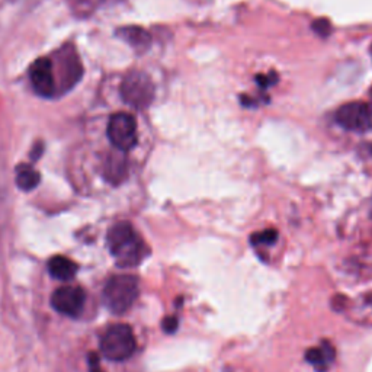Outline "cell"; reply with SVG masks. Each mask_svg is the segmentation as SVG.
<instances>
[{
  "label": "cell",
  "instance_id": "17",
  "mask_svg": "<svg viewBox=\"0 0 372 372\" xmlns=\"http://www.w3.org/2000/svg\"><path fill=\"white\" fill-rule=\"evenodd\" d=\"M270 76H272V74H270ZM270 76H262V74H259V76H258L259 86H262L263 89H266L268 86L274 85L275 83V78H270Z\"/></svg>",
  "mask_w": 372,
  "mask_h": 372
},
{
  "label": "cell",
  "instance_id": "2",
  "mask_svg": "<svg viewBox=\"0 0 372 372\" xmlns=\"http://www.w3.org/2000/svg\"><path fill=\"white\" fill-rule=\"evenodd\" d=\"M138 280L133 275L112 277L102 292L105 307L114 314L127 313L138 296Z\"/></svg>",
  "mask_w": 372,
  "mask_h": 372
},
{
  "label": "cell",
  "instance_id": "16",
  "mask_svg": "<svg viewBox=\"0 0 372 372\" xmlns=\"http://www.w3.org/2000/svg\"><path fill=\"white\" fill-rule=\"evenodd\" d=\"M89 366H90V372H102L101 366H99V359L96 354L89 355Z\"/></svg>",
  "mask_w": 372,
  "mask_h": 372
},
{
  "label": "cell",
  "instance_id": "1",
  "mask_svg": "<svg viewBox=\"0 0 372 372\" xmlns=\"http://www.w3.org/2000/svg\"><path fill=\"white\" fill-rule=\"evenodd\" d=\"M107 243L116 265L122 268L138 265L145 255L143 240L127 221L116 222L109 229Z\"/></svg>",
  "mask_w": 372,
  "mask_h": 372
},
{
  "label": "cell",
  "instance_id": "12",
  "mask_svg": "<svg viewBox=\"0 0 372 372\" xmlns=\"http://www.w3.org/2000/svg\"><path fill=\"white\" fill-rule=\"evenodd\" d=\"M40 181H41V176L40 173L32 169L31 166H19L18 170H16V185L19 189L22 191H32L35 189L38 185H40Z\"/></svg>",
  "mask_w": 372,
  "mask_h": 372
},
{
  "label": "cell",
  "instance_id": "15",
  "mask_svg": "<svg viewBox=\"0 0 372 372\" xmlns=\"http://www.w3.org/2000/svg\"><path fill=\"white\" fill-rule=\"evenodd\" d=\"M163 329L167 333H173V332H175L178 329V318L176 317H167L163 321Z\"/></svg>",
  "mask_w": 372,
  "mask_h": 372
},
{
  "label": "cell",
  "instance_id": "3",
  "mask_svg": "<svg viewBox=\"0 0 372 372\" xmlns=\"http://www.w3.org/2000/svg\"><path fill=\"white\" fill-rule=\"evenodd\" d=\"M136 337L130 326H111L101 339L102 355L112 362H124L136 352Z\"/></svg>",
  "mask_w": 372,
  "mask_h": 372
},
{
  "label": "cell",
  "instance_id": "13",
  "mask_svg": "<svg viewBox=\"0 0 372 372\" xmlns=\"http://www.w3.org/2000/svg\"><path fill=\"white\" fill-rule=\"evenodd\" d=\"M278 240V232L277 230H265V232H260V233H256L252 236L251 241L255 244V246H260V244H265V246H270V244H275Z\"/></svg>",
  "mask_w": 372,
  "mask_h": 372
},
{
  "label": "cell",
  "instance_id": "5",
  "mask_svg": "<svg viewBox=\"0 0 372 372\" xmlns=\"http://www.w3.org/2000/svg\"><path fill=\"white\" fill-rule=\"evenodd\" d=\"M339 126L348 131L365 133L372 130V104L351 102L340 107L336 112Z\"/></svg>",
  "mask_w": 372,
  "mask_h": 372
},
{
  "label": "cell",
  "instance_id": "7",
  "mask_svg": "<svg viewBox=\"0 0 372 372\" xmlns=\"http://www.w3.org/2000/svg\"><path fill=\"white\" fill-rule=\"evenodd\" d=\"M86 295L85 291L79 287H61L54 291L52 295V306L53 308L68 317H78L85 307Z\"/></svg>",
  "mask_w": 372,
  "mask_h": 372
},
{
  "label": "cell",
  "instance_id": "6",
  "mask_svg": "<svg viewBox=\"0 0 372 372\" xmlns=\"http://www.w3.org/2000/svg\"><path fill=\"white\" fill-rule=\"evenodd\" d=\"M108 138L122 152H128L137 144V122L130 114L119 112L108 122Z\"/></svg>",
  "mask_w": 372,
  "mask_h": 372
},
{
  "label": "cell",
  "instance_id": "8",
  "mask_svg": "<svg viewBox=\"0 0 372 372\" xmlns=\"http://www.w3.org/2000/svg\"><path fill=\"white\" fill-rule=\"evenodd\" d=\"M30 79L34 90L44 97L53 96L56 90V79L53 63L47 57L37 59L30 67Z\"/></svg>",
  "mask_w": 372,
  "mask_h": 372
},
{
  "label": "cell",
  "instance_id": "4",
  "mask_svg": "<svg viewBox=\"0 0 372 372\" xmlns=\"http://www.w3.org/2000/svg\"><path fill=\"white\" fill-rule=\"evenodd\" d=\"M121 96L124 102L133 108L143 109L152 104L155 97V85L152 79L141 71H131L121 85Z\"/></svg>",
  "mask_w": 372,
  "mask_h": 372
},
{
  "label": "cell",
  "instance_id": "11",
  "mask_svg": "<svg viewBox=\"0 0 372 372\" xmlns=\"http://www.w3.org/2000/svg\"><path fill=\"white\" fill-rule=\"evenodd\" d=\"M118 35L127 41L130 45H133L137 49H145L152 42V37L145 30L138 28V27H127V28H121L118 31Z\"/></svg>",
  "mask_w": 372,
  "mask_h": 372
},
{
  "label": "cell",
  "instance_id": "9",
  "mask_svg": "<svg viewBox=\"0 0 372 372\" xmlns=\"http://www.w3.org/2000/svg\"><path fill=\"white\" fill-rule=\"evenodd\" d=\"M48 272L49 275L59 281H70L78 274V265L68 258L54 256L48 262Z\"/></svg>",
  "mask_w": 372,
  "mask_h": 372
},
{
  "label": "cell",
  "instance_id": "10",
  "mask_svg": "<svg viewBox=\"0 0 372 372\" xmlns=\"http://www.w3.org/2000/svg\"><path fill=\"white\" fill-rule=\"evenodd\" d=\"M306 359H307V362L314 365V368L317 371L325 372L328 369V366L330 365V362H333V359H335L333 346L329 344L328 342H323L320 348H313V349L307 351Z\"/></svg>",
  "mask_w": 372,
  "mask_h": 372
},
{
  "label": "cell",
  "instance_id": "14",
  "mask_svg": "<svg viewBox=\"0 0 372 372\" xmlns=\"http://www.w3.org/2000/svg\"><path fill=\"white\" fill-rule=\"evenodd\" d=\"M313 31L320 37H328L332 32V25L328 19H317L313 22Z\"/></svg>",
  "mask_w": 372,
  "mask_h": 372
}]
</instances>
